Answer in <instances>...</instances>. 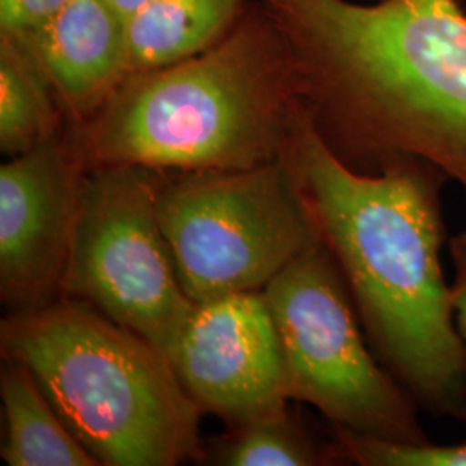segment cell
<instances>
[{
	"label": "cell",
	"mask_w": 466,
	"mask_h": 466,
	"mask_svg": "<svg viewBox=\"0 0 466 466\" xmlns=\"http://www.w3.org/2000/svg\"><path fill=\"white\" fill-rule=\"evenodd\" d=\"M157 173L130 165L85 169L63 296L90 304L171 361L196 302L159 225Z\"/></svg>",
	"instance_id": "52a82bcc"
},
{
	"label": "cell",
	"mask_w": 466,
	"mask_h": 466,
	"mask_svg": "<svg viewBox=\"0 0 466 466\" xmlns=\"http://www.w3.org/2000/svg\"><path fill=\"white\" fill-rule=\"evenodd\" d=\"M85 169L63 132L0 167V294L11 315L63 298Z\"/></svg>",
	"instance_id": "ba28073f"
},
{
	"label": "cell",
	"mask_w": 466,
	"mask_h": 466,
	"mask_svg": "<svg viewBox=\"0 0 466 466\" xmlns=\"http://www.w3.org/2000/svg\"><path fill=\"white\" fill-rule=\"evenodd\" d=\"M337 458L363 466H466V442L461 444H400L371 435L335 429Z\"/></svg>",
	"instance_id": "9a60e30c"
},
{
	"label": "cell",
	"mask_w": 466,
	"mask_h": 466,
	"mask_svg": "<svg viewBox=\"0 0 466 466\" xmlns=\"http://www.w3.org/2000/svg\"><path fill=\"white\" fill-rule=\"evenodd\" d=\"M219 450L218 465L313 466L335 460L323 452L285 413L233 429Z\"/></svg>",
	"instance_id": "5bb4252c"
},
{
	"label": "cell",
	"mask_w": 466,
	"mask_h": 466,
	"mask_svg": "<svg viewBox=\"0 0 466 466\" xmlns=\"http://www.w3.org/2000/svg\"><path fill=\"white\" fill-rule=\"evenodd\" d=\"M69 0H0V35L30 34Z\"/></svg>",
	"instance_id": "2e32d148"
},
{
	"label": "cell",
	"mask_w": 466,
	"mask_h": 466,
	"mask_svg": "<svg viewBox=\"0 0 466 466\" xmlns=\"http://www.w3.org/2000/svg\"><path fill=\"white\" fill-rule=\"evenodd\" d=\"M63 106L17 40L0 35V150L13 157L61 132Z\"/></svg>",
	"instance_id": "4fadbf2b"
},
{
	"label": "cell",
	"mask_w": 466,
	"mask_h": 466,
	"mask_svg": "<svg viewBox=\"0 0 466 466\" xmlns=\"http://www.w3.org/2000/svg\"><path fill=\"white\" fill-rule=\"evenodd\" d=\"M302 104L294 54L263 4L213 47L130 75L71 135L85 167L248 169L283 157Z\"/></svg>",
	"instance_id": "3957f363"
},
{
	"label": "cell",
	"mask_w": 466,
	"mask_h": 466,
	"mask_svg": "<svg viewBox=\"0 0 466 466\" xmlns=\"http://www.w3.org/2000/svg\"><path fill=\"white\" fill-rule=\"evenodd\" d=\"M282 342L290 400L335 429L400 444L429 442L418 404L368 350L354 300L319 240L263 289Z\"/></svg>",
	"instance_id": "8992f818"
},
{
	"label": "cell",
	"mask_w": 466,
	"mask_h": 466,
	"mask_svg": "<svg viewBox=\"0 0 466 466\" xmlns=\"http://www.w3.org/2000/svg\"><path fill=\"white\" fill-rule=\"evenodd\" d=\"M13 38L46 73L73 123L92 116L130 76L127 19L106 0H69L34 32Z\"/></svg>",
	"instance_id": "30bf717a"
},
{
	"label": "cell",
	"mask_w": 466,
	"mask_h": 466,
	"mask_svg": "<svg viewBox=\"0 0 466 466\" xmlns=\"http://www.w3.org/2000/svg\"><path fill=\"white\" fill-rule=\"evenodd\" d=\"M4 358L30 368L99 465L175 466L199 451V404L167 354L82 300L9 315Z\"/></svg>",
	"instance_id": "277c9868"
},
{
	"label": "cell",
	"mask_w": 466,
	"mask_h": 466,
	"mask_svg": "<svg viewBox=\"0 0 466 466\" xmlns=\"http://www.w3.org/2000/svg\"><path fill=\"white\" fill-rule=\"evenodd\" d=\"M156 204L196 304L263 290L321 240L285 156L248 169L175 171L159 178Z\"/></svg>",
	"instance_id": "5b68a950"
},
{
	"label": "cell",
	"mask_w": 466,
	"mask_h": 466,
	"mask_svg": "<svg viewBox=\"0 0 466 466\" xmlns=\"http://www.w3.org/2000/svg\"><path fill=\"white\" fill-rule=\"evenodd\" d=\"M283 156L383 367L418 408L466 421V346L441 261L450 178L410 157L352 169L304 104Z\"/></svg>",
	"instance_id": "6da1fadb"
},
{
	"label": "cell",
	"mask_w": 466,
	"mask_h": 466,
	"mask_svg": "<svg viewBox=\"0 0 466 466\" xmlns=\"http://www.w3.org/2000/svg\"><path fill=\"white\" fill-rule=\"evenodd\" d=\"M171 365L200 410L233 429L287 413L282 342L263 290L196 304Z\"/></svg>",
	"instance_id": "9c48e42d"
},
{
	"label": "cell",
	"mask_w": 466,
	"mask_h": 466,
	"mask_svg": "<svg viewBox=\"0 0 466 466\" xmlns=\"http://www.w3.org/2000/svg\"><path fill=\"white\" fill-rule=\"evenodd\" d=\"M244 0H149L127 19L130 75L169 66L213 47Z\"/></svg>",
	"instance_id": "8fae6325"
},
{
	"label": "cell",
	"mask_w": 466,
	"mask_h": 466,
	"mask_svg": "<svg viewBox=\"0 0 466 466\" xmlns=\"http://www.w3.org/2000/svg\"><path fill=\"white\" fill-rule=\"evenodd\" d=\"M107 4H111L117 13L125 19L135 15L140 7H144L149 0H106Z\"/></svg>",
	"instance_id": "ac0fdd59"
},
{
	"label": "cell",
	"mask_w": 466,
	"mask_h": 466,
	"mask_svg": "<svg viewBox=\"0 0 466 466\" xmlns=\"http://www.w3.org/2000/svg\"><path fill=\"white\" fill-rule=\"evenodd\" d=\"M302 102L333 152L377 173L410 157L466 196V11L460 0H263Z\"/></svg>",
	"instance_id": "7a4b0ae2"
},
{
	"label": "cell",
	"mask_w": 466,
	"mask_h": 466,
	"mask_svg": "<svg viewBox=\"0 0 466 466\" xmlns=\"http://www.w3.org/2000/svg\"><path fill=\"white\" fill-rule=\"evenodd\" d=\"M5 418L2 460L9 466H97L71 433L30 368L5 358L0 373Z\"/></svg>",
	"instance_id": "7c38bea8"
},
{
	"label": "cell",
	"mask_w": 466,
	"mask_h": 466,
	"mask_svg": "<svg viewBox=\"0 0 466 466\" xmlns=\"http://www.w3.org/2000/svg\"><path fill=\"white\" fill-rule=\"evenodd\" d=\"M451 258L454 263V282L451 283V300L456 329L466 346V230L451 238Z\"/></svg>",
	"instance_id": "e0dca14e"
}]
</instances>
